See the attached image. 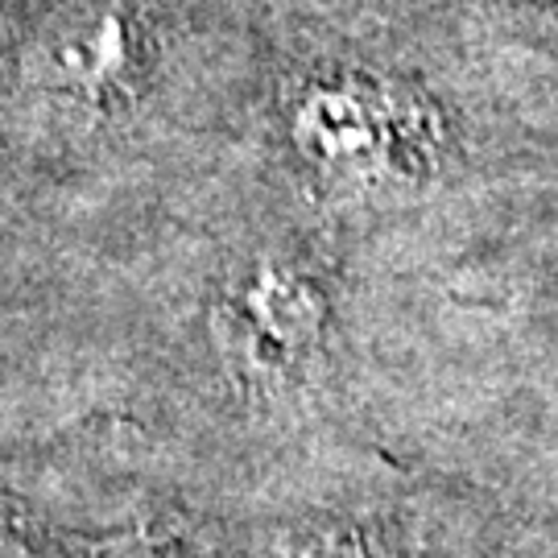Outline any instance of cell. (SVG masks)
<instances>
[{
    "label": "cell",
    "instance_id": "obj_3",
    "mask_svg": "<svg viewBox=\"0 0 558 558\" xmlns=\"http://www.w3.org/2000/svg\"><path fill=\"white\" fill-rule=\"evenodd\" d=\"M281 558H368V550L348 530H315V534H302L290 542Z\"/></svg>",
    "mask_w": 558,
    "mask_h": 558
},
{
    "label": "cell",
    "instance_id": "obj_1",
    "mask_svg": "<svg viewBox=\"0 0 558 558\" xmlns=\"http://www.w3.org/2000/svg\"><path fill=\"white\" fill-rule=\"evenodd\" d=\"M327 302L319 286L281 265H257L232 278L216 311V336L232 368L281 380L319 348Z\"/></svg>",
    "mask_w": 558,
    "mask_h": 558
},
{
    "label": "cell",
    "instance_id": "obj_2",
    "mask_svg": "<svg viewBox=\"0 0 558 558\" xmlns=\"http://www.w3.org/2000/svg\"><path fill=\"white\" fill-rule=\"evenodd\" d=\"M302 154L331 174H368L385 158V141L356 96H315L299 120Z\"/></svg>",
    "mask_w": 558,
    "mask_h": 558
}]
</instances>
